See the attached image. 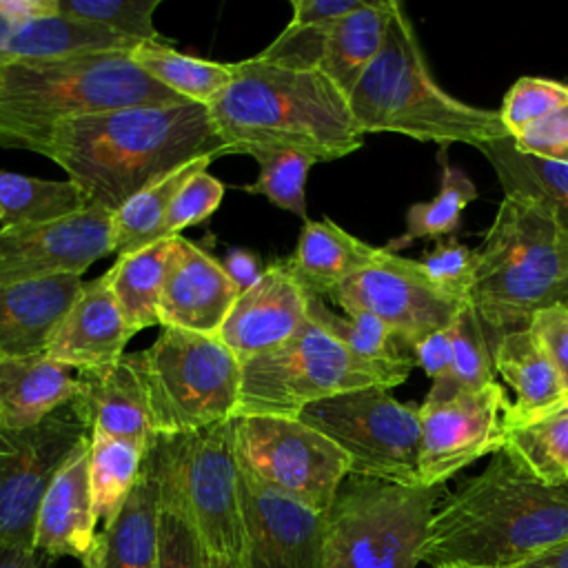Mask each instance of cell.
Returning a JSON list of instances; mask_svg holds the SVG:
<instances>
[{"label":"cell","instance_id":"cell-14","mask_svg":"<svg viewBox=\"0 0 568 568\" xmlns=\"http://www.w3.org/2000/svg\"><path fill=\"white\" fill-rule=\"evenodd\" d=\"M328 300L346 315H375L408 348L450 326L466 304L437 291L417 260L402 257L384 246L368 264L346 277Z\"/></svg>","mask_w":568,"mask_h":568},{"label":"cell","instance_id":"cell-10","mask_svg":"<svg viewBox=\"0 0 568 568\" xmlns=\"http://www.w3.org/2000/svg\"><path fill=\"white\" fill-rule=\"evenodd\" d=\"M444 486L348 475L328 513L322 568H417Z\"/></svg>","mask_w":568,"mask_h":568},{"label":"cell","instance_id":"cell-51","mask_svg":"<svg viewBox=\"0 0 568 568\" xmlns=\"http://www.w3.org/2000/svg\"><path fill=\"white\" fill-rule=\"evenodd\" d=\"M53 559L29 548L0 546V568H49Z\"/></svg>","mask_w":568,"mask_h":568},{"label":"cell","instance_id":"cell-17","mask_svg":"<svg viewBox=\"0 0 568 568\" xmlns=\"http://www.w3.org/2000/svg\"><path fill=\"white\" fill-rule=\"evenodd\" d=\"M242 568H322L326 513H317L240 468Z\"/></svg>","mask_w":568,"mask_h":568},{"label":"cell","instance_id":"cell-30","mask_svg":"<svg viewBox=\"0 0 568 568\" xmlns=\"http://www.w3.org/2000/svg\"><path fill=\"white\" fill-rule=\"evenodd\" d=\"M171 251L173 237L158 240L131 255L118 257L109 268L111 286L131 337L149 326H162L160 302Z\"/></svg>","mask_w":568,"mask_h":568},{"label":"cell","instance_id":"cell-19","mask_svg":"<svg viewBox=\"0 0 568 568\" xmlns=\"http://www.w3.org/2000/svg\"><path fill=\"white\" fill-rule=\"evenodd\" d=\"M142 42L55 11V0H0V64L135 51Z\"/></svg>","mask_w":568,"mask_h":568},{"label":"cell","instance_id":"cell-26","mask_svg":"<svg viewBox=\"0 0 568 568\" xmlns=\"http://www.w3.org/2000/svg\"><path fill=\"white\" fill-rule=\"evenodd\" d=\"M158 479L142 464L131 495L95 535L91 550L82 557V568H158Z\"/></svg>","mask_w":568,"mask_h":568},{"label":"cell","instance_id":"cell-47","mask_svg":"<svg viewBox=\"0 0 568 568\" xmlns=\"http://www.w3.org/2000/svg\"><path fill=\"white\" fill-rule=\"evenodd\" d=\"M528 331L555 366L568 395V306L559 304L539 311L532 317Z\"/></svg>","mask_w":568,"mask_h":568},{"label":"cell","instance_id":"cell-27","mask_svg":"<svg viewBox=\"0 0 568 568\" xmlns=\"http://www.w3.org/2000/svg\"><path fill=\"white\" fill-rule=\"evenodd\" d=\"M495 371L515 390L506 430L568 406L564 384L528 328L504 335L490 351Z\"/></svg>","mask_w":568,"mask_h":568},{"label":"cell","instance_id":"cell-7","mask_svg":"<svg viewBox=\"0 0 568 568\" xmlns=\"http://www.w3.org/2000/svg\"><path fill=\"white\" fill-rule=\"evenodd\" d=\"M160 508L186 519L213 557L240 561L244 526L235 417L184 435H158L144 455Z\"/></svg>","mask_w":568,"mask_h":568},{"label":"cell","instance_id":"cell-54","mask_svg":"<svg viewBox=\"0 0 568 568\" xmlns=\"http://www.w3.org/2000/svg\"><path fill=\"white\" fill-rule=\"evenodd\" d=\"M437 568H464V566H437Z\"/></svg>","mask_w":568,"mask_h":568},{"label":"cell","instance_id":"cell-38","mask_svg":"<svg viewBox=\"0 0 568 568\" xmlns=\"http://www.w3.org/2000/svg\"><path fill=\"white\" fill-rule=\"evenodd\" d=\"M477 197V186L457 166L442 162L439 191L428 202H415L406 211V231L390 240L384 248L397 251L415 240H446L453 237L462 224L464 209Z\"/></svg>","mask_w":568,"mask_h":568},{"label":"cell","instance_id":"cell-6","mask_svg":"<svg viewBox=\"0 0 568 568\" xmlns=\"http://www.w3.org/2000/svg\"><path fill=\"white\" fill-rule=\"evenodd\" d=\"M362 133H402L419 142L479 146L506 138L499 111L466 104L430 75L413 22L393 4L384 44L348 95Z\"/></svg>","mask_w":568,"mask_h":568},{"label":"cell","instance_id":"cell-13","mask_svg":"<svg viewBox=\"0 0 568 568\" xmlns=\"http://www.w3.org/2000/svg\"><path fill=\"white\" fill-rule=\"evenodd\" d=\"M89 437L91 426L78 399L31 428H0V546L33 548L40 504Z\"/></svg>","mask_w":568,"mask_h":568},{"label":"cell","instance_id":"cell-8","mask_svg":"<svg viewBox=\"0 0 568 568\" xmlns=\"http://www.w3.org/2000/svg\"><path fill=\"white\" fill-rule=\"evenodd\" d=\"M415 362L375 364L357 357L324 326L306 324L280 348L242 364L237 415L297 417L308 404L368 386H399Z\"/></svg>","mask_w":568,"mask_h":568},{"label":"cell","instance_id":"cell-37","mask_svg":"<svg viewBox=\"0 0 568 568\" xmlns=\"http://www.w3.org/2000/svg\"><path fill=\"white\" fill-rule=\"evenodd\" d=\"M495 382V366L484 326L470 302L464 304L453 324V362L444 377L435 379L426 404L448 402L459 393L479 390Z\"/></svg>","mask_w":568,"mask_h":568},{"label":"cell","instance_id":"cell-25","mask_svg":"<svg viewBox=\"0 0 568 568\" xmlns=\"http://www.w3.org/2000/svg\"><path fill=\"white\" fill-rule=\"evenodd\" d=\"M80 393L78 371L44 353L0 357V428L24 430Z\"/></svg>","mask_w":568,"mask_h":568},{"label":"cell","instance_id":"cell-1","mask_svg":"<svg viewBox=\"0 0 568 568\" xmlns=\"http://www.w3.org/2000/svg\"><path fill=\"white\" fill-rule=\"evenodd\" d=\"M91 204L111 213L200 158L229 155L211 111L197 102L138 104L80 115L53 129L44 151Z\"/></svg>","mask_w":568,"mask_h":568},{"label":"cell","instance_id":"cell-21","mask_svg":"<svg viewBox=\"0 0 568 568\" xmlns=\"http://www.w3.org/2000/svg\"><path fill=\"white\" fill-rule=\"evenodd\" d=\"M129 339L131 333L106 271L82 284L42 353L73 371H91L120 362Z\"/></svg>","mask_w":568,"mask_h":568},{"label":"cell","instance_id":"cell-28","mask_svg":"<svg viewBox=\"0 0 568 568\" xmlns=\"http://www.w3.org/2000/svg\"><path fill=\"white\" fill-rule=\"evenodd\" d=\"M379 246L366 244L328 217L306 220L288 264L313 297H328L346 277L368 264Z\"/></svg>","mask_w":568,"mask_h":568},{"label":"cell","instance_id":"cell-24","mask_svg":"<svg viewBox=\"0 0 568 568\" xmlns=\"http://www.w3.org/2000/svg\"><path fill=\"white\" fill-rule=\"evenodd\" d=\"M82 284L78 275L0 284V357L42 353Z\"/></svg>","mask_w":568,"mask_h":568},{"label":"cell","instance_id":"cell-29","mask_svg":"<svg viewBox=\"0 0 568 568\" xmlns=\"http://www.w3.org/2000/svg\"><path fill=\"white\" fill-rule=\"evenodd\" d=\"M395 0H366L357 11L337 20L324 42L320 71L346 95L379 53Z\"/></svg>","mask_w":568,"mask_h":568},{"label":"cell","instance_id":"cell-12","mask_svg":"<svg viewBox=\"0 0 568 568\" xmlns=\"http://www.w3.org/2000/svg\"><path fill=\"white\" fill-rule=\"evenodd\" d=\"M235 455L260 484L317 513H328L351 475L346 453L297 417L237 415Z\"/></svg>","mask_w":568,"mask_h":568},{"label":"cell","instance_id":"cell-40","mask_svg":"<svg viewBox=\"0 0 568 568\" xmlns=\"http://www.w3.org/2000/svg\"><path fill=\"white\" fill-rule=\"evenodd\" d=\"M251 158H255L260 173L255 182L244 184L242 189L266 197L277 209H284L306 222V178L317 160L288 149H262L251 153Z\"/></svg>","mask_w":568,"mask_h":568},{"label":"cell","instance_id":"cell-49","mask_svg":"<svg viewBox=\"0 0 568 568\" xmlns=\"http://www.w3.org/2000/svg\"><path fill=\"white\" fill-rule=\"evenodd\" d=\"M455 324V322H453ZM453 324L426 335L410 346L415 366H419L433 382L444 377L453 362Z\"/></svg>","mask_w":568,"mask_h":568},{"label":"cell","instance_id":"cell-23","mask_svg":"<svg viewBox=\"0 0 568 568\" xmlns=\"http://www.w3.org/2000/svg\"><path fill=\"white\" fill-rule=\"evenodd\" d=\"M80 393L78 404L82 406L91 433H104L138 444L144 453L158 437L151 426L149 402L135 368L133 355L111 366L78 371Z\"/></svg>","mask_w":568,"mask_h":568},{"label":"cell","instance_id":"cell-50","mask_svg":"<svg viewBox=\"0 0 568 568\" xmlns=\"http://www.w3.org/2000/svg\"><path fill=\"white\" fill-rule=\"evenodd\" d=\"M222 266H224L226 275L231 277V282L237 286L240 293L248 291L264 273L260 255L248 251V248H231L224 255Z\"/></svg>","mask_w":568,"mask_h":568},{"label":"cell","instance_id":"cell-46","mask_svg":"<svg viewBox=\"0 0 568 568\" xmlns=\"http://www.w3.org/2000/svg\"><path fill=\"white\" fill-rule=\"evenodd\" d=\"M513 144L519 153L568 166V106L544 115L513 135Z\"/></svg>","mask_w":568,"mask_h":568},{"label":"cell","instance_id":"cell-56","mask_svg":"<svg viewBox=\"0 0 568 568\" xmlns=\"http://www.w3.org/2000/svg\"><path fill=\"white\" fill-rule=\"evenodd\" d=\"M564 306H568V302H566V304H564Z\"/></svg>","mask_w":568,"mask_h":568},{"label":"cell","instance_id":"cell-15","mask_svg":"<svg viewBox=\"0 0 568 568\" xmlns=\"http://www.w3.org/2000/svg\"><path fill=\"white\" fill-rule=\"evenodd\" d=\"M510 402L501 384L419 406V484L444 486L462 468L504 448Z\"/></svg>","mask_w":568,"mask_h":568},{"label":"cell","instance_id":"cell-55","mask_svg":"<svg viewBox=\"0 0 568 568\" xmlns=\"http://www.w3.org/2000/svg\"><path fill=\"white\" fill-rule=\"evenodd\" d=\"M0 220H2V213H0Z\"/></svg>","mask_w":568,"mask_h":568},{"label":"cell","instance_id":"cell-39","mask_svg":"<svg viewBox=\"0 0 568 568\" xmlns=\"http://www.w3.org/2000/svg\"><path fill=\"white\" fill-rule=\"evenodd\" d=\"M308 317L324 326L357 357L375 364H402L415 362L404 348H408L382 320L371 313L337 315L324 304L322 297L308 295Z\"/></svg>","mask_w":568,"mask_h":568},{"label":"cell","instance_id":"cell-20","mask_svg":"<svg viewBox=\"0 0 568 568\" xmlns=\"http://www.w3.org/2000/svg\"><path fill=\"white\" fill-rule=\"evenodd\" d=\"M237 297L240 291L220 260L182 235L173 237L160 302L162 326L217 335Z\"/></svg>","mask_w":568,"mask_h":568},{"label":"cell","instance_id":"cell-16","mask_svg":"<svg viewBox=\"0 0 568 568\" xmlns=\"http://www.w3.org/2000/svg\"><path fill=\"white\" fill-rule=\"evenodd\" d=\"M113 253V213L100 204L42 224H2L0 284L78 275Z\"/></svg>","mask_w":568,"mask_h":568},{"label":"cell","instance_id":"cell-4","mask_svg":"<svg viewBox=\"0 0 568 568\" xmlns=\"http://www.w3.org/2000/svg\"><path fill=\"white\" fill-rule=\"evenodd\" d=\"M133 51L0 64V146L44 151L67 120L138 104L189 102L144 73Z\"/></svg>","mask_w":568,"mask_h":568},{"label":"cell","instance_id":"cell-9","mask_svg":"<svg viewBox=\"0 0 568 568\" xmlns=\"http://www.w3.org/2000/svg\"><path fill=\"white\" fill-rule=\"evenodd\" d=\"M131 355L155 435H184L237 417L242 362L217 335L162 326L151 346Z\"/></svg>","mask_w":568,"mask_h":568},{"label":"cell","instance_id":"cell-45","mask_svg":"<svg viewBox=\"0 0 568 568\" xmlns=\"http://www.w3.org/2000/svg\"><path fill=\"white\" fill-rule=\"evenodd\" d=\"M158 568H211V552L197 530L166 508L158 517Z\"/></svg>","mask_w":568,"mask_h":568},{"label":"cell","instance_id":"cell-32","mask_svg":"<svg viewBox=\"0 0 568 568\" xmlns=\"http://www.w3.org/2000/svg\"><path fill=\"white\" fill-rule=\"evenodd\" d=\"M215 158L193 160L178 171L149 184L113 211V253L118 257L131 255L158 242L169 206L178 191L200 171H206Z\"/></svg>","mask_w":568,"mask_h":568},{"label":"cell","instance_id":"cell-52","mask_svg":"<svg viewBox=\"0 0 568 568\" xmlns=\"http://www.w3.org/2000/svg\"><path fill=\"white\" fill-rule=\"evenodd\" d=\"M506 568H568V539Z\"/></svg>","mask_w":568,"mask_h":568},{"label":"cell","instance_id":"cell-31","mask_svg":"<svg viewBox=\"0 0 568 568\" xmlns=\"http://www.w3.org/2000/svg\"><path fill=\"white\" fill-rule=\"evenodd\" d=\"M490 162L504 195H521L548 206L568 226V166L519 153L513 138L477 146Z\"/></svg>","mask_w":568,"mask_h":568},{"label":"cell","instance_id":"cell-43","mask_svg":"<svg viewBox=\"0 0 568 568\" xmlns=\"http://www.w3.org/2000/svg\"><path fill=\"white\" fill-rule=\"evenodd\" d=\"M430 284L457 302H470L475 282V251L455 237L439 240L419 260Z\"/></svg>","mask_w":568,"mask_h":568},{"label":"cell","instance_id":"cell-36","mask_svg":"<svg viewBox=\"0 0 568 568\" xmlns=\"http://www.w3.org/2000/svg\"><path fill=\"white\" fill-rule=\"evenodd\" d=\"M144 450L104 433L89 437V481L95 517L109 524L131 495L144 464Z\"/></svg>","mask_w":568,"mask_h":568},{"label":"cell","instance_id":"cell-22","mask_svg":"<svg viewBox=\"0 0 568 568\" xmlns=\"http://www.w3.org/2000/svg\"><path fill=\"white\" fill-rule=\"evenodd\" d=\"M95 524L87 442L62 466L40 504L33 550L49 559L62 555L82 559L95 541Z\"/></svg>","mask_w":568,"mask_h":568},{"label":"cell","instance_id":"cell-42","mask_svg":"<svg viewBox=\"0 0 568 568\" xmlns=\"http://www.w3.org/2000/svg\"><path fill=\"white\" fill-rule=\"evenodd\" d=\"M561 106H568V82L526 75L519 78L504 95L499 118L513 138Z\"/></svg>","mask_w":568,"mask_h":568},{"label":"cell","instance_id":"cell-2","mask_svg":"<svg viewBox=\"0 0 568 568\" xmlns=\"http://www.w3.org/2000/svg\"><path fill=\"white\" fill-rule=\"evenodd\" d=\"M568 539V484L546 486L495 453L433 513L419 561L506 568Z\"/></svg>","mask_w":568,"mask_h":568},{"label":"cell","instance_id":"cell-33","mask_svg":"<svg viewBox=\"0 0 568 568\" xmlns=\"http://www.w3.org/2000/svg\"><path fill=\"white\" fill-rule=\"evenodd\" d=\"M133 62L155 82L197 104H211L233 80V64L193 58L171 44L144 42L131 53Z\"/></svg>","mask_w":568,"mask_h":568},{"label":"cell","instance_id":"cell-44","mask_svg":"<svg viewBox=\"0 0 568 568\" xmlns=\"http://www.w3.org/2000/svg\"><path fill=\"white\" fill-rule=\"evenodd\" d=\"M226 186L209 171L195 173L173 197L158 240L178 237L182 229L209 220L222 204Z\"/></svg>","mask_w":568,"mask_h":568},{"label":"cell","instance_id":"cell-11","mask_svg":"<svg viewBox=\"0 0 568 568\" xmlns=\"http://www.w3.org/2000/svg\"><path fill=\"white\" fill-rule=\"evenodd\" d=\"M297 419L335 442L351 475L402 486L419 484V406L368 386L308 404Z\"/></svg>","mask_w":568,"mask_h":568},{"label":"cell","instance_id":"cell-3","mask_svg":"<svg viewBox=\"0 0 568 568\" xmlns=\"http://www.w3.org/2000/svg\"><path fill=\"white\" fill-rule=\"evenodd\" d=\"M209 111L229 155L288 149L331 162L364 144L346 95L320 69H288L255 55L233 62V80Z\"/></svg>","mask_w":568,"mask_h":568},{"label":"cell","instance_id":"cell-5","mask_svg":"<svg viewBox=\"0 0 568 568\" xmlns=\"http://www.w3.org/2000/svg\"><path fill=\"white\" fill-rule=\"evenodd\" d=\"M568 302V226L541 202L504 195L475 251L470 304L490 351L532 317Z\"/></svg>","mask_w":568,"mask_h":568},{"label":"cell","instance_id":"cell-18","mask_svg":"<svg viewBox=\"0 0 568 568\" xmlns=\"http://www.w3.org/2000/svg\"><path fill=\"white\" fill-rule=\"evenodd\" d=\"M308 320V293L295 277L288 257L264 266L262 277L235 300L217 337L242 362L286 344Z\"/></svg>","mask_w":568,"mask_h":568},{"label":"cell","instance_id":"cell-48","mask_svg":"<svg viewBox=\"0 0 568 568\" xmlns=\"http://www.w3.org/2000/svg\"><path fill=\"white\" fill-rule=\"evenodd\" d=\"M366 0H293L291 27L331 29L337 20L357 11Z\"/></svg>","mask_w":568,"mask_h":568},{"label":"cell","instance_id":"cell-53","mask_svg":"<svg viewBox=\"0 0 568 568\" xmlns=\"http://www.w3.org/2000/svg\"><path fill=\"white\" fill-rule=\"evenodd\" d=\"M211 568H242V566H240V561L222 559V557H213L211 555Z\"/></svg>","mask_w":568,"mask_h":568},{"label":"cell","instance_id":"cell-35","mask_svg":"<svg viewBox=\"0 0 568 568\" xmlns=\"http://www.w3.org/2000/svg\"><path fill=\"white\" fill-rule=\"evenodd\" d=\"M501 453L546 486L568 484V406L508 428Z\"/></svg>","mask_w":568,"mask_h":568},{"label":"cell","instance_id":"cell-34","mask_svg":"<svg viewBox=\"0 0 568 568\" xmlns=\"http://www.w3.org/2000/svg\"><path fill=\"white\" fill-rule=\"evenodd\" d=\"M87 193L67 180H40L0 169V213L4 224H42L89 206Z\"/></svg>","mask_w":568,"mask_h":568},{"label":"cell","instance_id":"cell-41","mask_svg":"<svg viewBox=\"0 0 568 568\" xmlns=\"http://www.w3.org/2000/svg\"><path fill=\"white\" fill-rule=\"evenodd\" d=\"M160 0H55V11L111 33L153 44H169L153 24Z\"/></svg>","mask_w":568,"mask_h":568}]
</instances>
